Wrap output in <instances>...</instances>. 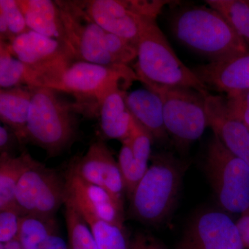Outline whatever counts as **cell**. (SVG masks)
<instances>
[{
  "label": "cell",
  "instance_id": "cell-1",
  "mask_svg": "<svg viewBox=\"0 0 249 249\" xmlns=\"http://www.w3.org/2000/svg\"><path fill=\"white\" fill-rule=\"evenodd\" d=\"M169 18L175 38L187 49L211 62L224 61L249 53L222 14L210 6L175 2Z\"/></svg>",
  "mask_w": 249,
  "mask_h": 249
},
{
  "label": "cell",
  "instance_id": "cell-2",
  "mask_svg": "<svg viewBox=\"0 0 249 249\" xmlns=\"http://www.w3.org/2000/svg\"><path fill=\"white\" fill-rule=\"evenodd\" d=\"M32 100L24 143L43 149L49 157H56L76 142L77 114H83L76 103L69 102L59 91L42 87H30Z\"/></svg>",
  "mask_w": 249,
  "mask_h": 249
},
{
  "label": "cell",
  "instance_id": "cell-3",
  "mask_svg": "<svg viewBox=\"0 0 249 249\" xmlns=\"http://www.w3.org/2000/svg\"><path fill=\"white\" fill-rule=\"evenodd\" d=\"M151 164L129 198V214L147 225L164 222L178 203L186 163L170 152L151 156Z\"/></svg>",
  "mask_w": 249,
  "mask_h": 249
},
{
  "label": "cell",
  "instance_id": "cell-4",
  "mask_svg": "<svg viewBox=\"0 0 249 249\" xmlns=\"http://www.w3.org/2000/svg\"><path fill=\"white\" fill-rule=\"evenodd\" d=\"M138 80L135 72L127 65H99L73 60L54 73L45 88L70 93L76 98L86 116L98 115L103 98L116 89L126 90Z\"/></svg>",
  "mask_w": 249,
  "mask_h": 249
},
{
  "label": "cell",
  "instance_id": "cell-5",
  "mask_svg": "<svg viewBox=\"0 0 249 249\" xmlns=\"http://www.w3.org/2000/svg\"><path fill=\"white\" fill-rule=\"evenodd\" d=\"M137 50L134 72L145 88H192L209 94V88L178 58L156 19L145 26Z\"/></svg>",
  "mask_w": 249,
  "mask_h": 249
},
{
  "label": "cell",
  "instance_id": "cell-6",
  "mask_svg": "<svg viewBox=\"0 0 249 249\" xmlns=\"http://www.w3.org/2000/svg\"><path fill=\"white\" fill-rule=\"evenodd\" d=\"M55 1L76 60L127 66L137 58V47L98 25L76 1Z\"/></svg>",
  "mask_w": 249,
  "mask_h": 249
},
{
  "label": "cell",
  "instance_id": "cell-7",
  "mask_svg": "<svg viewBox=\"0 0 249 249\" xmlns=\"http://www.w3.org/2000/svg\"><path fill=\"white\" fill-rule=\"evenodd\" d=\"M204 171L223 210L242 214L249 207V165L214 135L208 145Z\"/></svg>",
  "mask_w": 249,
  "mask_h": 249
},
{
  "label": "cell",
  "instance_id": "cell-8",
  "mask_svg": "<svg viewBox=\"0 0 249 249\" xmlns=\"http://www.w3.org/2000/svg\"><path fill=\"white\" fill-rule=\"evenodd\" d=\"M173 1L78 0L76 2L100 27L137 47L147 23L157 19L164 6Z\"/></svg>",
  "mask_w": 249,
  "mask_h": 249
},
{
  "label": "cell",
  "instance_id": "cell-9",
  "mask_svg": "<svg viewBox=\"0 0 249 249\" xmlns=\"http://www.w3.org/2000/svg\"><path fill=\"white\" fill-rule=\"evenodd\" d=\"M147 89L160 95L167 134L179 150L185 151L209 127L206 110L208 94L187 88Z\"/></svg>",
  "mask_w": 249,
  "mask_h": 249
},
{
  "label": "cell",
  "instance_id": "cell-10",
  "mask_svg": "<svg viewBox=\"0 0 249 249\" xmlns=\"http://www.w3.org/2000/svg\"><path fill=\"white\" fill-rule=\"evenodd\" d=\"M16 201L21 215L54 217L65 204V178L32 158L18 183Z\"/></svg>",
  "mask_w": 249,
  "mask_h": 249
},
{
  "label": "cell",
  "instance_id": "cell-11",
  "mask_svg": "<svg viewBox=\"0 0 249 249\" xmlns=\"http://www.w3.org/2000/svg\"><path fill=\"white\" fill-rule=\"evenodd\" d=\"M6 44L15 58L37 72L36 87H40L44 77L76 60L73 52L65 43L34 31L21 34Z\"/></svg>",
  "mask_w": 249,
  "mask_h": 249
},
{
  "label": "cell",
  "instance_id": "cell-12",
  "mask_svg": "<svg viewBox=\"0 0 249 249\" xmlns=\"http://www.w3.org/2000/svg\"><path fill=\"white\" fill-rule=\"evenodd\" d=\"M178 249H245L236 223L225 213L209 210L196 214Z\"/></svg>",
  "mask_w": 249,
  "mask_h": 249
},
{
  "label": "cell",
  "instance_id": "cell-13",
  "mask_svg": "<svg viewBox=\"0 0 249 249\" xmlns=\"http://www.w3.org/2000/svg\"><path fill=\"white\" fill-rule=\"evenodd\" d=\"M68 170L85 181L106 190L124 204L125 187L119 163L102 141L92 142L86 154L75 159Z\"/></svg>",
  "mask_w": 249,
  "mask_h": 249
},
{
  "label": "cell",
  "instance_id": "cell-14",
  "mask_svg": "<svg viewBox=\"0 0 249 249\" xmlns=\"http://www.w3.org/2000/svg\"><path fill=\"white\" fill-rule=\"evenodd\" d=\"M65 201L80 213L89 214L106 222L124 226V206L101 187L85 181L67 170Z\"/></svg>",
  "mask_w": 249,
  "mask_h": 249
},
{
  "label": "cell",
  "instance_id": "cell-15",
  "mask_svg": "<svg viewBox=\"0 0 249 249\" xmlns=\"http://www.w3.org/2000/svg\"><path fill=\"white\" fill-rule=\"evenodd\" d=\"M209 127L224 146L249 165V129L232 115L226 98L209 93L206 96Z\"/></svg>",
  "mask_w": 249,
  "mask_h": 249
},
{
  "label": "cell",
  "instance_id": "cell-16",
  "mask_svg": "<svg viewBox=\"0 0 249 249\" xmlns=\"http://www.w3.org/2000/svg\"><path fill=\"white\" fill-rule=\"evenodd\" d=\"M192 70L209 89L227 95L249 90V53L224 61L210 62Z\"/></svg>",
  "mask_w": 249,
  "mask_h": 249
},
{
  "label": "cell",
  "instance_id": "cell-17",
  "mask_svg": "<svg viewBox=\"0 0 249 249\" xmlns=\"http://www.w3.org/2000/svg\"><path fill=\"white\" fill-rule=\"evenodd\" d=\"M17 1L30 30L60 41L71 49L62 20L61 11L56 1L51 0H17Z\"/></svg>",
  "mask_w": 249,
  "mask_h": 249
},
{
  "label": "cell",
  "instance_id": "cell-18",
  "mask_svg": "<svg viewBox=\"0 0 249 249\" xmlns=\"http://www.w3.org/2000/svg\"><path fill=\"white\" fill-rule=\"evenodd\" d=\"M125 102L134 120L154 140L163 142L168 139L163 121V103L158 93L147 88L134 90L126 93Z\"/></svg>",
  "mask_w": 249,
  "mask_h": 249
},
{
  "label": "cell",
  "instance_id": "cell-19",
  "mask_svg": "<svg viewBox=\"0 0 249 249\" xmlns=\"http://www.w3.org/2000/svg\"><path fill=\"white\" fill-rule=\"evenodd\" d=\"M126 90L116 89L108 93L98 107L100 127L103 137L123 141L128 139L134 119L125 102Z\"/></svg>",
  "mask_w": 249,
  "mask_h": 249
},
{
  "label": "cell",
  "instance_id": "cell-20",
  "mask_svg": "<svg viewBox=\"0 0 249 249\" xmlns=\"http://www.w3.org/2000/svg\"><path fill=\"white\" fill-rule=\"evenodd\" d=\"M32 100L30 87L19 86L0 90V119L24 144L26 129Z\"/></svg>",
  "mask_w": 249,
  "mask_h": 249
},
{
  "label": "cell",
  "instance_id": "cell-21",
  "mask_svg": "<svg viewBox=\"0 0 249 249\" xmlns=\"http://www.w3.org/2000/svg\"><path fill=\"white\" fill-rule=\"evenodd\" d=\"M32 158L25 150H23L19 156L0 154V211L18 209L16 188Z\"/></svg>",
  "mask_w": 249,
  "mask_h": 249
},
{
  "label": "cell",
  "instance_id": "cell-22",
  "mask_svg": "<svg viewBox=\"0 0 249 249\" xmlns=\"http://www.w3.org/2000/svg\"><path fill=\"white\" fill-rule=\"evenodd\" d=\"M57 234L58 224L55 217L24 214L20 217L17 240L24 249H42Z\"/></svg>",
  "mask_w": 249,
  "mask_h": 249
},
{
  "label": "cell",
  "instance_id": "cell-23",
  "mask_svg": "<svg viewBox=\"0 0 249 249\" xmlns=\"http://www.w3.org/2000/svg\"><path fill=\"white\" fill-rule=\"evenodd\" d=\"M37 73L10 53L7 44L0 42V87L10 89L19 86L36 87Z\"/></svg>",
  "mask_w": 249,
  "mask_h": 249
},
{
  "label": "cell",
  "instance_id": "cell-24",
  "mask_svg": "<svg viewBox=\"0 0 249 249\" xmlns=\"http://www.w3.org/2000/svg\"><path fill=\"white\" fill-rule=\"evenodd\" d=\"M80 214L91 229L98 249L130 248V240L124 226L106 222L89 214Z\"/></svg>",
  "mask_w": 249,
  "mask_h": 249
},
{
  "label": "cell",
  "instance_id": "cell-25",
  "mask_svg": "<svg viewBox=\"0 0 249 249\" xmlns=\"http://www.w3.org/2000/svg\"><path fill=\"white\" fill-rule=\"evenodd\" d=\"M230 24L249 47V0H206Z\"/></svg>",
  "mask_w": 249,
  "mask_h": 249
},
{
  "label": "cell",
  "instance_id": "cell-26",
  "mask_svg": "<svg viewBox=\"0 0 249 249\" xmlns=\"http://www.w3.org/2000/svg\"><path fill=\"white\" fill-rule=\"evenodd\" d=\"M29 31L17 0H0V42L9 43Z\"/></svg>",
  "mask_w": 249,
  "mask_h": 249
},
{
  "label": "cell",
  "instance_id": "cell-27",
  "mask_svg": "<svg viewBox=\"0 0 249 249\" xmlns=\"http://www.w3.org/2000/svg\"><path fill=\"white\" fill-rule=\"evenodd\" d=\"M65 217L70 249H98L88 223L76 210L65 205Z\"/></svg>",
  "mask_w": 249,
  "mask_h": 249
},
{
  "label": "cell",
  "instance_id": "cell-28",
  "mask_svg": "<svg viewBox=\"0 0 249 249\" xmlns=\"http://www.w3.org/2000/svg\"><path fill=\"white\" fill-rule=\"evenodd\" d=\"M128 139L134 163L143 176L148 168L149 160L151 159V145L154 139L136 120Z\"/></svg>",
  "mask_w": 249,
  "mask_h": 249
},
{
  "label": "cell",
  "instance_id": "cell-29",
  "mask_svg": "<svg viewBox=\"0 0 249 249\" xmlns=\"http://www.w3.org/2000/svg\"><path fill=\"white\" fill-rule=\"evenodd\" d=\"M121 142L122 146L119 152L118 163L124 178L126 196L129 199L133 194L136 187L143 176L140 173L134 163L133 154L129 139H125Z\"/></svg>",
  "mask_w": 249,
  "mask_h": 249
},
{
  "label": "cell",
  "instance_id": "cell-30",
  "mask_svg": "<svg viewBox=\"0 0 249 249\" xmlns=\"http://www.w3.org/2000/svg\"><path fill=\"white\" fill-rule=\"evenodd\" d=\"M21 216L16 209L0 211V244L17 240Z\"/></svg>",
  "mask_w": 249,
  "mask_h": 249
},
{
  "label": "cell",
  "instance_id": "cell-31",
  "mask_svg": "<svg viewBox=\"0 0 249 249\" xmlns=\"http://www.w3.org/2000/svg\"><path fill=\"white\" fill-rule=\"evenodd\" d=\"M225 98L232 115L249 129V90L227 95Z\"/></svg>",
  "mask_w": 249,
  "mask_h": 249
},
{
  "label": "cell",
  "instance_id": "cell-32",
  "mask_svg": "<svg viewBox=\"0 0 249 249\" xmlns=\"http://www.w3.org/2000/svg\"><path fill=\"white\" fill-rule=\"evenodd\" d=\"M18 144L22 143L14 131L8 126L1 124L0 126V154L15 156L14 152Z\"/></svg>",
  "mask_w": 249,
  "mask_h": 249
},
{
  "label": "cell",
  "instance_id": "cell-33",
  "mask_svg": "<svg viewBox=\"0 0 249 249\" xmlns=\"http://www.w3.org/2000/svg\"><path fill=\"white\" fill-rule=\"evenodd\" d=\"M129 249H167L160 242L152 236L138 232L130 241Z\"/></svg>",
  "mask_w": 249,
  "mask_h": 249
},
{
  "label": "cell",
  "instance_id": "cell-34",
  "mask_svg": "<svg viewBox=\"0 0 249 249\" xmlns=\"http://www.w3.org/2000/svg\"><path fill=\"white\" fill-rule=\"evenodd\" d=\"M236 224L240 231L245 249H249V206L241 214L240 219Z\"/></svg>",
  "mask_w": 249,
  "mask_h": 249
},
{
  "label": "cell",
  "instance_id": "cell-35",
  "mask_svg": "<svg viewBox=\"0 0 249 249\" xmlns=\"http://www.w3.org/2000/svg\"><path fill=\"white\" fill-rule=\"evenodd\" d=\"M42 249H70L65 240L58 234L52 236Z\"/></svg>",
  "mask_w": 249,
  "mask_h": 249
},
{
  "label": "cell",
  "instance_id": "cell-36",
  "mask_svg": "<svg viewBox=\"0 0 249 249\" xmlns=\"http://www.w3.org/2000/svg\"><path fill=\"white\" fill-rule=\"evenodd\" d=\"M0 249H24L18 240H14L9 243L0 244Z\"/></svg>",
  "mask_w": 249,
  "mask_h": 249
}]
</instances>
